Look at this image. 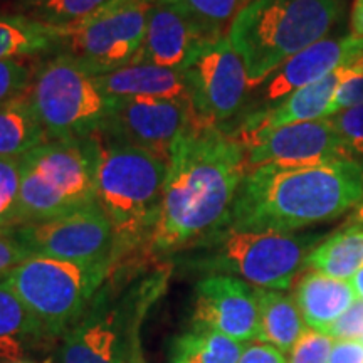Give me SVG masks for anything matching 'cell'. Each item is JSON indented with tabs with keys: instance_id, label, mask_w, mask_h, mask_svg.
<instances>
[{
	"instance_id": "6da1fadb",
	"label": "cell",
	"mask_w": 363,
	"mask_h": 363,
	"mask_svg": "<svg viewBox=\"0 0 363 363\" xmlns=\"http://www.w3.org/2000/svg\"><path fill=\"white\" fill-rule=\"evenodd\" d=\"M246 172V147L239 138L222 126L194 120L172 150L145 257L155 264L165 262L225 227Z\"/></svg>"
},
{
	"instance_id": "7a4b0ae2",
	"label": "cell",
	"mask_w": 363,
	"mask_h": 363,
	"mask_svg": "<svg viewBox=\"0 0 363 363\" xmlns=\"http://www.w3.org/2000/svg\"><path fill=\"white\" fill-rule=\"evenodd\" d=\"M363 201V160L262 165L246 172L225 227L291 234L338 219Z\"/></svg>"
},
{
	"instance_id": "3957f363",
	"label": "cell",
	"mask_w": 363,
	"mask_h": 363,
	"mask_svg": "<svg viewBox=\"0 0 363 363\" xmlns=\"http://www.w3.org/2000/svg\"><path fill=\"white\" fill-rule=\"evenodd\" d=\"M172 271L169 261L113 264L88 310L65 335L61 363H142L143 320L165 293Z\"/></svg>"
},
{
	"instance_id": "277c9868",
	"label": "cell",
	"mask_w": 363,
	"mask_h": 363,
	"mask_svg": "<svg viewBox=\"0 0 363 363\" xmlns=\"http://www.w3.org/2000/svg\"><path fill=\"white\" fill-rule=\"evenodd\" d=\"M96 142V199L115 234L113 264L148 261L145 249L160 212L169 163L147 150Z\"/></svg>"
},
{
	"instance_id": "5b68a950",
	"label": "cell",
	"mask_w": 363,
	"mask_h": 363,
	"mask_svg": "<svg viewBox=\"0 0 363 363\" xmlns=\"http://www.w3.org/2000/svg\"><path fill=\"white\" fill-rule=\"evenodd\" d=\"M343 0H249L227 30L242 59L249 91L342 21Z\"/></svg>"
},
{
	"instance_id": "8992f818",
	"label": "cell",
	"mask_w": 363,
	"mask_h": 363,
	"mask_svg": "<svg viewBox=\"0 0 363 363\" xmlns=\"http://www.w3.org/2000/svg\"><path fill=\"white\" fill-rule=\"evenodd\" d=\"M320 234L252 233L222 227L172 256L174 269L201 274H227L254 288H291L306 259L320 244Z\"/></svg>"
},
{
	"instance_id": "52a82bcc",
	"label": "cell",
	"mask_w": 363,
	"mask_h": 363,
	"mask_svg": "<svg viewBox=\"0 0 363 363\" xmlns=\"http://www.w3.org/2000/svg\"><path fill=\"white\" fill-rule=\"evenodd\" d=\"M22 160L19 227L98 203V142L49 140Z\"/></svg>"
},
{
	"instance_id": "ba28073f",
	"label": "cell",
	"mask_w": 363,
	"mask_h": 363,
	"mask_svg": "<svg viewBox=\"0 0 363 363\" xmlns=\"http://www.w3.org/2000/svg\"><path fill=\"white\" fill-rule=\"evenodd\" d=\"M27 94L49 140L96 135L115 101L101 89L98 76L65 51L39 59Z\"/></svg>"
},
{
	"instance_id": "9c48e42d",
	"label": "cell",
	"mask_w": 363,
	"mask_h": 363,
	"mask_svg": "<svg viewBox=\"0 0 363 363\" xmlns=\"http://www.w3.org/2000/svg\"><path fill=\"white\" fill-rule=\"evenodd\" d=\"M111 267L113 261L71 262L30 256L13 267L4 281L52 340L66 335L83 316Z\"/></svg>"
},
{
	"instance_id": "30bf717a",
	"label": "cell",
	"mask_w": 363,
	"mask_h": 363,
	"mask_svg": "<svg viewBox=\"0 0 363 363\" xmlns=\"http://www.w3.org/2000/svg\"><path fill=\"white\" fill-rule=\"evenodd\" d=\"M148 11V4L113 0L67 30L62 51L94 76L121 69L135 61L142 48Z\"/></svg>"
},
{
	"instance_id": "8fae6325",
	"label": "cell",
	"mask_w": 363,
	"mask_h": 363,
	"mask_svg": "<svg viewBox=\"0 0 363 363\" xmlns=\"http://www.w3.org/2000/svg\"><path fill=\"white\" fill-rule=\"evenodd\" d=\"M182 72L199 120L229 130L244 110L249 83L242 59L227 35L199 44Z\"/></svg>"
},
{
	"instance_id": "7c38bea8",
	"label": "cell",
	"mask_w": 363,
	"mask_h": 363,
	"mask_svg": "<svg viewBox=\"0 0 363 363\" xmlns=\"http://www.w3.org/2000/svg\"><path fill=\"white\" fill-rule=\"evenodd\" d=\"M197 120L192 103L163 98L115 99L96 138L147 150L169 163L180 135Z\"/></svg>"
},
{
	"instance_id": "4fadbf2b",
	"label": "cell",
	"mask_w": 363,
	"mask_h": 363,
	"mask_svg": "<svg viewBox=\"0 0 363 363\" xmlns=\"http://www.w3.org/2000/svg\"><path fill=\"white\" fill-rule=\"evenodd\" d=\"M30 256L71 262L113 261L115 234L99 203L9 230Z\"/></svg>"
},
{
	"instance_id": "5bb4252c",
	"label": "cell",
	"mask_w": 363,
	"mask_h": 363,
	"mask_svg": "<svg viewBox=\"0 0 363 363\" xmlns=\"http://www.w3.org/2000/svg\"><path fill=\"white\" fill-rule=\"evenodd\" d=\"M246 147L247 170L262 165L306 167L357 158L331 118L299 121L252 136Z\"/></svg>"
},
{
	"instance_id": "9a60e30c",
	"label": "cell",
	"mask_w": 363,
	"mask_h": 363,
	"mask_svg": "<svg viewBox=\"0 0 363 363\" xmlns=\"http://www.w3.org/2000/svg\"><path fill=\"white\" fill-rule=\"evenodd\" d=\"M363 56V39L357 35L325 38L281 65L262 83L249 91L239 118L269 110L294 91L323 79L338 67L353 65ZM238 118V120H239ZM235 120V121H238Z\"/></svg>"
},
{
	"instance_id": "2e32d148",
	"label": "cell",
	"mask_w": 363,
	"mask_h": 363,
	"mask_svg": "<svg viewBox=\"0 0 363 363\" xmlns=\"http://www.w3.org/2000/svg\"><path fill=\"white\" fill-rule=\"evenodd\" d=\"M192 325L212 328L238 342L259 337L256 288L227 274H207L195 286Z\"/></svg>"
},
{
	"instance_id": "e0dca14e",
	"label": "cell",
	"mask_w": 363,
	"mask_h": 363,
	"mask_svg": "<svg viewBox=\"0 0 363 363\" xmlns=\"http://www.w3.org/2000/svg\"><path fill=\"white\" fill-rule=\"evenodd\" d=\"M203 39L197 26L190 21L179 4L158 0L148 11L145 38L131 65H153L182 69L190 54Z\"/></svg>"
},
{
	"instance_id": "ac0fdd59",
	"label": "cell",
	"mask_w": 363,
	"mask_h": 363,
	"mask_svg": "<svg viewBox=\"0 0 363 363\" xmlns=\"http://www.w3.org/2000/svg\"><path fill=\"white\" fill-rule=\"evenodd\" d=\"M355 299L357 293L350 283L316 271L305 272L294 288V301L303 321L320 333H326Z\"/></svg>"
},
{
	"instance_id": "d6986e66",
	"label": "cell",
	"mask_w": 363,
	"mask_h": 363,
	"mask_svg": "<svg viewBox=\"0 0 363 363\" xmlns=\"http://www.w3.org/2000/svg\"><path fill=\"white\" fill-rule=\"evenodd\" d=\"M98 83L111 99L163 98L192 103L182 69L153 65H128L98 76Z\"/></svg>"
},
{
	"instance_id": "ffe728a7",
	"label": "cell",
	"mask_w": 363,
	"mask_h": 363,
	"mask_svg": "<svg viewBox=\"0 0 363 363\" xmlns=\"http://www.w3.org/2000/svg\"><path fill=\"white\" fill-rule=\"evenodd\" d=\"M67 29L48 26L27 13L0 16V61L40 59L62 51Z\"/></svg>"
},
{
	"instance_id": "44dd1931",
	"label": "cell",
	"mask_w": 363,
	"mask_h": 363,
	"mask_svg": "<svg viewBox=\"0 0 363 363\" xmlns=\"http://www.w3.org/2000/svg\"><path fill=\"white\" fill-rule=\"evenodd\" d=\"M49 340L24 301L6 281H0V363H19L27 352Z\"/></svg>"
},
{
	"instance_id": "7402d4cb",
	"label": "cell",
	"mask_w": 363,
	"mask_h": 363,
	"mask_svg": "<svg viewBox=\"0 0 363 363\" xmlns=\"http://www.w3.org/2000/svg\"><path fill=\"white\" fill-rule=\"evenodd\" d=\"M259 306V337L257 340L271 345L281 353L291 352L306 325L296 301L278 289L256 288Z\"/></svg>"
},
{
	"instance_id": "603a6c76",
	"label": "cell",
	"mask_w": 363,
	"mask_h": 363,
	"mask_svg": "<svg viewBox=\"0 0 363 363\" xmlns=\"http://www.w3.org/2000/svg\"><path fill=\"white\" fill-rule=\"evenodd\" d=\"M49 142L27 91L0 106V157L22 158Z\"/></svg>"
},
{
	"instance_id": "cb8c5ba5",
	"label": "cell",
	"mask_w": 363,
	"mask_h": 363,
	"mask_svg": "<svg viewBox=\"0 0 363 363\" xmlns=\"http://www.w3.org/2000/svg\"><path fill=\"white\" fill-rule=\"evenodd\" d=\"M306 267L337 279H352L363 267V225L347 224L313 249Z\"/></svg>"
},
{
	"instance_id": "d4e9b609",
	"label": "cell",
	"mask_w": 363,
	"mask_h": 363,
	"mask_svg": "<svg viewBox=\"0 0 363 363\" xmlns=\"http://www.w3.org/2000/svg\"><path fill=\"white\" fill-rule=\"evenodd\" d=\"M242 342L207 326L192 325L170 348V363H239Z\"/></svg>"
},
{
	"instance_id": "484cf974",
	"label": "cell",
	"mask_w": 363,
	"mask_h": 363,
	"mask_svg": "<svg viewBox=\"0 0 363 363\" xmlns=\"http://www.w3.org/2000/svg\"><path fill=\"white\" fill-rule=\"evenodd\" d=\"M184 9L202 38L216 40L225 38L227 30L249 0H172Z\"/></svg>"
},
{
	"instance_id": "4316f807",
	"label": "cell",
	"mask_w": 363,
	"mask_h": 363,
	"mask_svg": "<svg viewBox=\"0 0 363 363\" xmlns=\"http://www.w3.org/2000/svg\"><path fill=\"white\" fill-rule=\"evenodd\" d=\"M111 2L113 0H48L24 13L48 26L69 30Z\"/></svg>"
},
{
	"instance_id": "83f0119b",
	"label": "cell",
	"mask_w": 363,
	"mask_h": 363,
	"mask_svg": "<svg viewBox=\"0 0 363 363\" xmlns=\"http://www.w3.org/2000/svg\"><path fill=\"white\" fill-rule=\"evenodd\" d=\"M21 184V158L0 157V233L19 227Z\"/></svg>"
},
{
	"instance_id": "f1b7e54d",
	"label": "cell",
	"mask_w": 363,
	"mask_h": 363,
	"mask_svg": "<svg viewBox=\"0 0 363 363\" xmlns=\"http://www.w3.org/2000/svg\"><path fill=\"white\" fill-rule=\"evenodd\" d=\"M35 65L30 59L0 61V106L22 96L33 83Z\"/></svg>"
},
{
	"instance_id": "f546056e",
	"label": "cell",
	"mask_w": 363,
	"mask_h": 363,
	"mask_svg": "<svg viewBox=\"0 0 363 363\" xmlns=\"http://www.w3.org/2000/svg\"><path fill=\"white\" fill-rule=\"evenodd\" d=\"M333 338L320 331L305 328L291 348L288 363H328Z\"/></svg>"
},
{
	"instance_id": "4dcf8cb0",
	"label": "cell",
	"mask_w": 363,
	"mask_h": 363,
	"mask_svg": "<svg viewBox=\"0 0 363 363\" xmlns=\"http://www.w3.org/2000/svg\"><path fill=\"white\" fill-rule=\"evenodd\" d=\"M363 104V56L348 67L347 76L340 84L330 108V116L347 110V108Z\"/></svg>"
},
{
	"instance_id": "1f68e13d",
	"label": "cell",
	"mask_w": 363,
	"mask_h": 363,
	"mask_svg": "<svg viewBox=\"0 0 363 363\" xmlns=\"http://www.w3.org/2000/svg\"><path fill=\"white\" fill-rule=\"evenodd\" d=\"M331 120L353 155L363 157V104L347 108Z\"/></svg>"
},
{
	"instance_id": "d6a6232c",
	"label": "cell",
	"mask_w": 363,
	"mask_h": 363,
	"mask_svg": "<svg viewBox=\"0 0 363 363\" xmlns=\"http://www.w3.org/2000/svg\"><path fill=\"white\" fill-rule=\"evenodd\" d=\"M328 335L333 340H358L363 338V299L358 298L355 303L343 313L342 316L330 326Z\"/></svg>"
},
{
	"instance_id": "836d02e7",
	"label": "cell",
	"mask_w": 363,
	"mask_h": 363,
	"mask_svg": "<svg viewBox=\"0 0 363 363\" xmlns=\"http://www.w3.org/2000/svg\"><path fill=\"white\" fill-rule=\"evenodd\" d=\"M27 257H30V252L13 238L12 233H0V281L6 279L9 272Z\"/></svg>"
},
{
	"instance_id": "e575fe53",
	"label": "cell",
	"mask_w": 363,
	"mask_h": 363,
	"mask_svg": "<svg viewBox=\"0 0 363 363\" xmlns=\"http://www.w3.org/2000/svg\"><path fill=\"white\" fill-rule=\"evenodd\" d=\"M328 363H363V343L358 340H338L331 348Z\"/></svg>"
},
{
	"instance_id": "d590c367",
	"label": "cell",
	"mask_w": 363,
	"mask_h": 363,
	"mask_svg": "<svg viewBox=\"0 0 363 363\" xmlns=\"http://www.w3.org/2000/svg\"><path fill=\"white\" fill-rule=\"evenodd\" d=\"M239 363H288L283 353L266 343L249 345L244 348Z\"/></svg>"
},
{
	"instance_id": "8d00e7d4",
	"label": "cell",
	"mask_w": 363,
	"mask_h": 363,
	"mask_svg": "<svg viewBox=\"0 0 363 363\" xmlns=\"http://www.w3.org/2000/svg\"><path fill=\"white\" fill-rule=\"evenodd\" d=\"M352 34L363 39V0H355L350 13Z\"/></svg>"
},
{
	"instance_id": "74e56055",
	"label": "cell",
	"mask_w": 363,
	"mask_h": 363,
	"mask_svg": "<svg viewBox=\"0 0 363 363\" xmlns=\"http://www.w3.org/2000/svg\"><path fill=\"white\" fill-rule=\"evenodd\" d=\"M350 284L353 286V289H355L357 296H360L363 299V267L360 271L355 272V276L350 279Z\"/></svg>"
},
{
	"instance_id": "f35d334b",
	"label": "cell",
	"mask_w": 363,
	"mask_h": 363,
	"mask_svg": "<svg viewBox=\"0 0 363 363\" xmlns=\"http://www.w3.org/2000/svg\"><path fill=\"white\" fill-rule=\"evenodd\" d=\"M13 2H16V6L21 9V12L24 13L27 11H30L33 7H38L40 4L48 2V0H13Z\"/></svg>"
},
{
	"instance_id": "ab89813d",
	"label": "cell",
	"mask_w": 363,
	"mask_h": 363,
	"mask_svg": "<svg viewBox=\"0 0 363 363\" xmlns=\"http://www.w3.org/2000/svg\"><path fill=\"white\" fill-rule=\"evenodd\" d=\"M347 224L363 225V201L355 207V211H353V214L350 216V219H348Z\"/></svg>"
},
{
	"instance_id": "60d3db41",
	"label": "cell",
	"mask_w": 363,
	"mask_h": 363,
	"mask_svg": "<svg viewBox=\"0 0 363 363\" xmlns=\"http://www.w3.org/2000/svg\"><path fill=\"white\" fill-rule=\"evenodd\" d=\"M136 2H142V4H148V6H152V4L158 2V0H136Z\"/></svg>"
},
{
	"instance_id": "b9f144b4",
	"label": "cell",
	"mask_w": 363,
	"mask_h": 363,
	"mask_svg": "<svg viewBox=\"0 0 363 363\" xmlns=\"http://www.w3.org/2000/svg\"><path fill=\"white\" fill-rule=\"evenodd\" d=\"M19 363H29V362H19Z\"/></svg>"
}]
</instances>
